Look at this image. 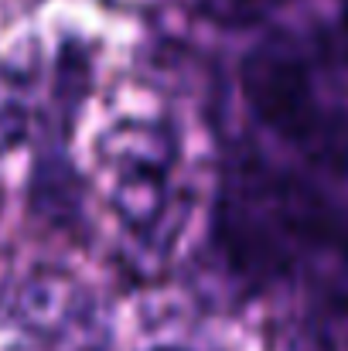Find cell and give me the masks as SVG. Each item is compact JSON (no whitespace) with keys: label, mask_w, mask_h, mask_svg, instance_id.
<instances>
[{"label":"cell","mask_w":348,"mask_h":351,"mask_svg":"<svg viewBox=\"0 0 348 351\" xmlns=\"http://www.w3.org/2000/svg\"><path fill=\"white\" fill-rule=\"evenodd\" d=\"M212 226L229 266L253 283L321 266L348 269V208L259 160H235L226 171Z\"/></svg>","instance_id":"obj_1"},{"label":"cell","mask_w":348,"mask_h":351,"mask_svg":"<svg viewBox=\"0 0 348 351\" xmlns=\"http://www.w3.org/2000/svg\"><path fill=\"white\" fill-rule=\"evenodd\" d=\"M239 79L246 106L273 136L342 174L348 164V110L321 96V75L304 45L290 38L256 45L242 58Z\"/></svg>","instance_id":"obj_2"},{"label":"cell","mask_w":348,"mask_h":351,"mask_svg":"<svg viewBox=\"0 0 348 351\" xmlns=\"http://www.w3.org/2000/svg\"><path fill=\"white\" fill-rule=\"evenodd\" d=\"M280 3L287 0H195V7L222 24V27H249V24H259L270 10H277Z\"/></svg>","instance_id":"obj_3"}]
</instances>
